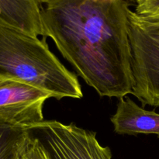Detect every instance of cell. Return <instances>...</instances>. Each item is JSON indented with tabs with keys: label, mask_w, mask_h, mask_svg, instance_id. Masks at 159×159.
Masks as SVG:
<instances>
[{
	"label": "cell",
	"mask_w": 159,
	"mask_h": 159,
	"mask_svg": "<svg viewBox=\"0 0 159 159\" xmlns=\"http://www.w3.org/2000/svg\"><path fill=\"white\" fill-rule=\"evenodd\" d=\"M44 37L101 97L131 94L125 0H40Z\"/></svg>",
	"instance_id": "6da1fadb"
},
{
	"label": "cell",
	"mask_w": 159,
	"mask_h": 159,
	"mask_svg": "<svg viewBox=\"0 0 159 159\" xmlns=\"http://www.w3.org/2000/svg\"><path fill=\"white\" fill-rule=\"evenodd\" d=\"M0 77L47 92L57 100L82 99V87L48 48L45 38L0 25Z\"/></svg>",
	"instance_id": "7a4b0ae2"
},
{
	"label": "cell",
	"mask_w": 159,
	"mask_h": 159,
	"mask_svg": "<svg viewBox=\"0 0 159 159\" xmlns=\"http://www.w3.org/2000/svg\"><path fill=\"white\" fill-rule=\"evenodd\" d=\"M133 86L142 105L159 107V17L128 15Z\"/></svg>",
	"instance_id": "3957f363"
},
{
	"label": "cell",
	"mask_w": 159,
	"mask_h": 159,
	"mask_svg": "<svg viewBox=\"0 0 159 159\" xmlns=\"http://www.w3.org/2000/svg\"><path fill=\"white\" fill-rule=\"evenodd\" d=\"M28 130L41 142L51 159H112L109 147L96 138V133L57 120H43Z\"/></svg>",
	"instance_id": "277c9868"
},
{
	"label": "cell",
	"mask_w": 159,
	"mask_h": 159,
	"mask_svg": "<svg viewBox=\"0 0 159 159\" xmlns=\"http://www.w3.org/2000/svg\"><path fill=\"white\" fill-rule=\"evenodd\" d=\"M52 96L19 81L0 77V122L27 129L43 120L44 102Z\"/></svg>",
	"instance_id": "5b68a950"
},
{
	"label": "cell",
	"mask_w": 159,
	"mask_h": 159,
	"mask_svg": "<svg viewBox=\"0 0 159 159\" xmlns=\"http://www.w3.org/2000/svg\"><path fill=\"white\" fill-rule=\"evenodd\" d=\"M110 121L118 134L135 136L153 134L159 136V113L144 110L130 98L119 99Z\"/></svg>",
	"instance_id": "8992f818"
},
{
	"label": "cell",
	"mask_w": 159,
	"mask_h": 159,
	"mask_svg": "<svg viewBox=\"0 0 159 159\" xmlns=\"http://www.w3.org/2000/svg\"><path fill=\"white\" fill-rule=\"evenodd\" d=\"M0 25L44 37L40 0H0Z\"/></svg>",
	"instance_id": "52a82bcc"
},
{
	"label": "cell",
	"mask_w": 159,
	"mask_h": 159,
	"mask_svg": "<svg viewBox=\"0 0 159 159\" xmlns=\"http://www.w3.org/2000/svg\"><path fill=\"white\" fill-rule=\"evenodd\" d=\"M31 137L27 129L0 122V159H15Z\"/></svg>",
	"instance_id": "ba28073f"
},
{
	"label": "cell",
	"mask_w": 159,
	"mask_h": 159,
	"mask_svg": "<svg viewBox=\"0 0 159 159\" xmlns=\"http://www.w3.org/2000/svg\"><path fill=\"white\" fill-rule=\"evenodd\" d=\"M15 159H51V158L41 142L32 134L26 145Z\"/></svg>",
	"instance_id": "9c48e42d"
},
{
	"label": "cell",
	"mask_w": 159,
	"mask_h": 159,
	"mask_svg": "<svg viewBox=\"0 0 159 159\" xmlns=\"http://www.w3.org/2000/svg\"><path fill=\"white\" fill-rule=\"evenodd\" d=\"M135 12L141 16L159 17V0H139Z\"/></svg>",
	"instance_id": "30bf717a"
},
{
	"label": "cell",
	"mask_w": 159,
	"mask_h": 159,
	"mask_svg": "<svg viewBox=\"0 0 159 159\" xmlns=\"http://www.w3.org/2000/svg\"><path fill=\"white\" fill-rule=\"evenodd\" d=\"M135 1H136V2H138V1H139V0H135Z\"/></svg>",
	"instance_id": "8fae6325"
}]
</instances>
